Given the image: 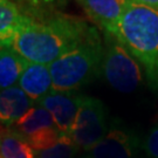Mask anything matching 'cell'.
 I'll use <instances>...</instances> for the list:
<instances>
[{
    "mask_svg": "<svg viewBox=\"0 0 158 158\" xmlns=\"http://www.w3.org/2000/svg\"><path fill=\"white\" fill-rule=\"evenodd\" d=\"M80 151V148L74 143L70 136L62 134L55 145L35 152L36 158H76Z\"/></svg>",
    "mask_w": 158,
    "mask_h": 158,
    "instance_id": "16",
    "label": "cell"
},
{
    "mask_svg": "<svg viewBox=\"0 0 158 158\" xmlns=\"http://www.w3.org/2000/svg\"><path fill=\"white\" fill-rule=\"evenodd\" d=\"M142 148L149 158H158V125L151 128L148 132Z\"/></svg>",
    "mask_w": 158,
    "mask_h": 158,
    "instance_id": "17",
    "label": "cell"
},
{
    "mask_svg": "<svg viewBox=\"0 0 158 158\" xmlns=\"http://www.w3.org/2000/svg\"><path fill=\"white\" fill-rule=\"evenodd\" d=\"M76 158H93V157H91V155L89 152H85V153H83L82 156H80V157H76Z\"/></svg>",
    "mask_w": 158,
    "mask_h": 158,
    "instance_id": "19",
    "label": "cell"
},
{
    "mask_svg": "<svg viewBox=\"0 0 158 158\" xmlns=\"http://www.w3.org/2000/svg\"><path fill=\"white\" fill-rule=\"evenodd\" d=\"M18 85L26 93V95L32 101H34V103H39L52 90V75L49 72V66L27 62Z\"/></svg>",
    "mask_w": 158,
    "mask_h": 158,
    "instance_id": "11",
    "label": "cell"
},
{
    "mask_svg": "<svg viewBox=\"0 0 158 158\" xmlns=\"http://www.w3.org/2000/svg\"><path fill=\"white\" fill-rule=\"evenodd\" d=\"M130 1L135 2V4L151 7V8H155V10H158V0H130Z\"/></svg>",
    "mask_w": 158,
    "mask_h": 158,
    "instance_id": "18",
    "label": "cell"
},
{
    "mask_svg": "<svg viewBox=\"0 0 158 158\" xmlns=\"http://www.w3.org/2000/svg\"><path fill=\"white\" fill-rule=\"evenodd\" d=\"M104 45L98 33L49 64L52 90L76 91L101 75Z\"/></svg>",
    "mask_w": 158,
    "mask_h": 158,
    "instance_id": "3",
    "label": "cell"
},
{
    "mask_svg": "<svg viewBox=\"0 0 158 158\" xmlns=\"http://www.w3.org/2000/svg\"><path fill=\"white\" fill-rule=\"evenodd\" d=\"M0 158H36V152L19 132L6 128L0 139Z\"/></svg>",
    "mask_w": 158,
    "mask_h": 158,
    "instance_id": "14",
    "label": "cell"
},
{
    "mask_svg": "<svg viewBox=\"0 0 158 158\" xmlns=\"http://www.w3.org/2000/svg\"><path fill=\"white\" fill-rule=\"evenodd\" d=\"M96 34L97 29L83 19L55 13L31 17L7 46L27 62L49 66Z\"/></svg>",
    "mask_w": 158,
    "mask_h": 158,
    "instance_id": "1",
    "label": "cell"
},
{
    "mask_svg": "<svg viewBox=\"0 0 158 158\" xmlns=\"http://www.w3.org/2000/svg\"><path fill=\"white\" fill-rule=\"evenodd\" d=\"M29 18L14 1L0 0V46L8 45Z\"/></svg>",
    "mask_w": 158,
    "mask_h": 158,
    "instance_id": "12",
    "label": "cell"
},
{
    "mask_svg": "<svg viewBox=\"0 0 158 158\" xmlns=\"http://www.w3.org/2000/svg\"><path fill=\"white\" fill-rule=\"evenodd\" d=\"M26 64L11 47L0 46V90L17 85Z\"/></svg>",
    "mask_w": 158,
    "mask_h": 158,
    "instance_id": "13",
    "label": "cell"
},
{
    "mask_svg": "<svg viewBox=\"0 0 158 158\" xmlns=\"http://www.w3.org/2000/svg\"><path fill=\"white\" fill-rule=\"evenodd\" d=\"M81 8L104 34L114 35L130 0H77Z\"/></svg>",
    "mask_w": 158,
    "mask_h": 158,
    "instance_id": "9",
    "label": "cell"
},
{
    "mask_svg": "<svg viewBox=\"0 0 158 158\" xmlns=\"http://www.w3.org/2000/svg\"><path fill=\"white\" fill-rule=\"evenodd\" d=\"M138 148L139 139L135 132L114 122L89 153L93 158H137Z\"/></svg>",
    "mask_w": 158,
    "mask_h": 158,
    "instance_id": "7",
    "label": "cell"
},
{
    "mask_svg": "<svg viewBox=\"0 0 158 158\" xmlns=\"http://www.w3.org/2000/svg\"><path fill=\"white\" fill-rule=\"evenodd\" d=\"M19 5L27 15L32 18H45L47 14H55L62 8L67 0H12Z\"/></svg>",
    "mask_w": 158,
    "mask_h": 158,
    "instance_id": "15",
    "label": "cell"
},
{
    "mask_svg": "<svg viewBox=\"0 0 158 158\" xmlns=\"http://www.w3.org/2000/svg\"><path fill=\"white\" fill-rule=\"evenodd\" d=\"M114 36L145 69L158 88V10L130 2Z\"/></svg>",
    "mask_w": 158,
    "mask_h": 158,
    "instance_id": "2",
    "label": "cell"
},
{
    "mask_svg": "<svg viewBox=\"0 0 158 158\" xmlns=\"http://www.w3.org/2000/svg\"><path fill=\"white\" fill-rule=\"evenodd\" d=\"M107 110L104 103L91 96H82L79 110L69 132L80 150L89 152L107 134Z\"/></svg>",
    "mask_w": 158,
    "mask_h": 158,
    "instance_id": "5",
    "label": "cell"
},
{
    "mask_svg": "<svg viewBox=\"0 0 158 158\" xmlns=\"http://www.w3.org/2000/svg\"><path fill=\"white\" fill-rule=\"evenodd\" d=\"M11 128L23 136L35 151L55 145L62 135L51 114L36 103Z\"/></svg>",
    "mask_w": 158,
    "mask_h": 158,
    "instance_id": "6",
    "label": "cell"
},
{
    "mask_svg": "<svg viewBox=\"0 0 158 158\" xmlns=\"http://www.w3.org/2000/svg\"><path fill=\"white\" fill-rule=\"evenodd\" d=\"M106 35L101 75L114 89L131 93L142 82L139 63L114 35Z\"/></svg>",
    "mask_w": 158,
    "mask_h": 158,
    "instance_id": "4",
    "label": "cell"
},
{
    "mask_svg": "<svg viewBox=\"0 0 158 158\" xmlns=\"http://www.w3.org/2000/svg\"><path fill=\"white\" fill-rule=\"evenodd\" d=\"M5 127H2V125H0V139H1V136H2V132L5 131Z\"/></svg>",
    "mask_w": 158,
    "mask_h": 158,
    "instance_id": "20",
    "label": "cell"
},
{
    "mask_svg": "<svg viewBox=\"0 0 158 158\" xmlns=\"http://www.w3.org/2000/svg\"><path fill=\"white\" fill-rule=\"evenodd\" d=\"M81 94L77 91H56L51 90L39 103L51 114L57 129L62 134L69 135L73 123L79 110L82 100Z\"/></svg>",
    "mask_w": 158,
    "mask_h": 158,
    "instance_id": "8",
    "label": "cell"
},
{
    "mask_svg": "<svg viewBox=\"0 0 158 158\" xmlns=\"http://www.w3.org/2000/svg\"><path fill=\"white\" fill-rule=\"evenodd\" d=\"M34 104L19 85L0 90V125L13 127Z\"/></svg>",
    "mask_w": 158,
    "mask_h": 158,
    "instance_id": "10",
    "label": "cell"
}]
</instances>
